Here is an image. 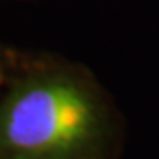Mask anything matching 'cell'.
Masks as SVG:
<instances>
[{
	"mask_svg": "<svg viewBox=\"0 0 159 159\" xmlns=\"http://www.w3.org/2000/svg\"><path fill=\"white\" fill-rule=\"evenodd\" d=\"M106 131L97 96L66 74L29 78L0 101V159H96Z\"/></svg>",
	"mask_w": 159,
	"mask_h": 159,
	"instance_id": "cell-1",
	"label": "cell"
}]
</instances>
